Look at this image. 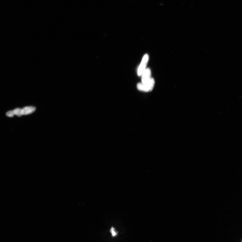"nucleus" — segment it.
Here are the masks:
<instances>
[{
  "mask_svg": "<svg viewBox=\"0 0 242 242\" xmlns=\"http://www.w3.org/2000/svg\"><path fill=\"white\" fill-rule=\"evenodd\" d=\"M14 110L8 111L6 113L7 116L9 117H13L14 116Z\"/></svg>",
  "mask_w": 242,
  "mask_h": 242,
  "instance_id": "obj_6",
  "label": "nucleus"
},
{
  "mask_svg": "<svg viewBox=\"0 0 242 242\" xmlns=\"http://www.w3.org/2000/svg\"><path fill=\"white\" fill-rule=\"evenodd\" d=\"M155 84L154 80L151 78L148 81L145 83H139L137 85L138 90L145 92L151 91L154 88Z\"/></svg>",
  "mask_w": 242,
  "mask_h": 242,
  "instance_id": "obj_1",
  "label": "nucleus"
},
{
  "mask_svg": "<svg viewBox=\"0 0 242 242\" xmlns=\"http://www.w3.org/2000/svg\"><path fill=\"white\" fill-rule=\"evenodd\" d=\"M14 115L20 117L23 116L22 110L21 108H17L14 110Z\"/></svg>",
  "mask_w": 242,
  "mask_h": 242,
  "instance_id": "obj_5",
  "label": "nucleus"
},
{
  "mask_svg": "<svg viewBox=\"0 0 242 242\" xmlns=\"http://www.w3.org/2000/svg\"><path fill=\"white\" fill-rule=\"evenodd\" d=\"M148 60V55L147 54L145 55L138 68V73L139 76L142 75L146 69V67Z\"/></svg>",
  "mask_w": 242,
  "mask_h": 242,
  "instance_id": "obj_2",
  "label": "nucleus"
},
{
  "mask_svg": "<svg viewBox=\"0 0 242 242\" xmlns=\"http://www.w3.org/2000/svg\"><path fill=\"white\" fill-rule=\"evenodd\" d=\"M110 232L111 233L112 236L113 237H115V236H116L117 235V233L116 231H115V229L113 227H112L111 229Z\"/></svg>",
  "mask_w": 242,
  "mask_h": 242,
  "instance_id": "obj_7",
  "label": "nucleus"
},
{
  "mask_svg": "<svg viewBox=\"0 0 242 242\" xmlns=\"http://www.w3.org/2000/svg\"><path fill=\"white\" fill-rule=\"evenodd\" d=\"M151 72L149 68L146 69L142 75V83H144L148 81L151 77Z\"/></svg>",
  "mask_w": 242,
  "mask_h": 242,
  "instance_id": "obj_3",
  "label": "nucleus"
},
{
  "mask_svg": "<svg viewBox=\"0 0 242 242\" xmlns=\"http://www.w3.org/2000/svg\"><path fill=\"white\" fill-rule=\"evenodd\" d=\"M23 115L30 114L36 110V108L33 106H29L24 108L22 109Z\"/></svg>",
  "mask_w": 242,
  "mask_h": 242,
  "instance_id": "obj_4",
  "label": "nucleus"
}]
</instances>
